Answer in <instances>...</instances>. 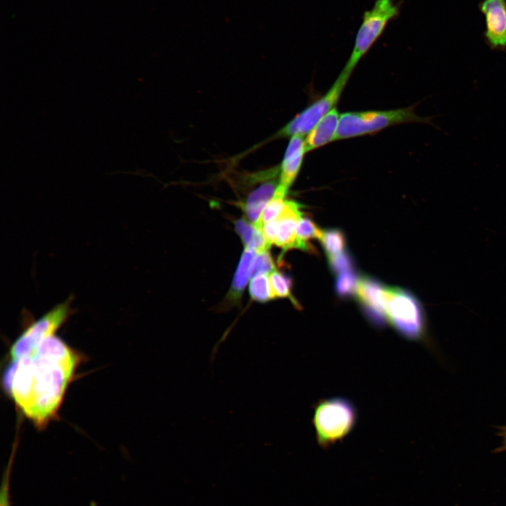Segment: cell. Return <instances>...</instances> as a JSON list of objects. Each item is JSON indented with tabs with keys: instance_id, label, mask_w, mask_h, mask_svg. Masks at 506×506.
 I'll list each match as a JSON object with an SVG mask.
<instances>
[{
	"instance_id": "obj_13",
	"label": "cell",
	"mask_w": 506,
	"mask_h": 506,
	"mask_svg": "<svg viewBox=\"0 0 506 506\" xmlns=\"http://www.w3.org/2000/svg\"><path fill=\"white\" fill-rule=\"evenodd\" d=\"M278 175L280 174L263 180L259 186L249 194L243 204L242 209L246 216L252 223L258 220L266 205L273 197L279 184L277 179Z\"/></svg>"
},
{
	"instance_id": "obj_12",
	"label": "cell",
	"mask_w": 506,
	"mask_h": 506,
	"mask_svg": "<svg viewBox=\"0 0 506 506\" xmlns=\"http://www.w3.org/2000/svg\"><path fill=\"white\" fill-rule=\"evenodd\" d=\"M256 255L257 252L254 249L245 248L233 278L230 290L224 302L220 306L219 311H226L240 304L244 290L252 275Z\"/></svg>"
},
{
	"instance_id": "obj_11",
	"label": "cell",
	"mask_w": 506,
	"mask_h": 506,
	"mask_svg": "<svg viewBox=\"0 0 506 506\" xmlns=\"http://www.w3.org/2000/svg\"><path fill=\"white\" fill-rule=\"evenodd\" d=\"M301 217L300 206L294 200H286L284 207L275 219L278 233L275 244L281 247L283 252L290 249H298L297 228Z\"/></svg>"
},
{
	"instance_id": "obj_9",
	"label": "cell",
	"mask_w": 506,
	"mask_h": 506,
	"mask_svg": "<svg viewBox=\"0 0 506 506\" xmlns=\"http://www.w3.org/2000/svg\"><path fill=\"white\" fill-rule=\"evenodd\" d=\"M384 287L377 281L367 277L358 279L356 295L365 315L375 326L386 323L383 291Z\"/></svg>"
},
{
	"instance_id": "obj_4",
	"label": "cell",
	"mask_w": 506,
	"mask_h": 506,
	"mask_svg": "<svg viewBox=\"0 0 506 506\" xmlns=\"http://www.w3.org/2000/svg\"><path fill=\"white\" fill-rule=\"evenodd\" d=\"M386 320L403 337L422 339L426 333V317L420 301L412 293L397 287H384Z\"/></svg>"
},
{
	"instance_id": "obj_3",
	"label": "cell",
	"mask_w": 506,
	"mask_h": 506,
	"mask_svg": "<svg viewBox=\"0 0 506 506\" xmlns=\"http://www.w3.org/2000/svg\"><path fill=\"white\" fill-rule=\"evenodd\" d=\"M357 417L355 406L347 398L337 396L319 401L313 417L318 444L327 448L342 440L354 428Z\"/></svg>"
},
{
	"instance_id": "obj_24",
	"label": "cell",
	"mask_w": 506,
	"mask_h": 506,
	"mask_svg": "<svg viewBox=\"0 0 506 506\" xmlns=\"http://www.w3.org/2000/svg\"><path fill=\"white\" fill-rule=\"evenodd\" d=\"M12 460L4 472L0 491V506H11L9 488Z\"/></svg>"
},
{
	"instance_id": "obj_18",
	"label": "cell",
	"mask_w": 506,
	"mask_h": 506,
	"mask_svg": "<svg viewBox=\"0 0 506 506\" xmlns=\"http://www.w3.org/2000/svg\"><path fill=\"white\" fill-rule=\"evenodd\" d=\"M272 298L290 297L292 289V279L283 273L274 270L269 275Z\"/></svg>"
},
{
	"instance_id": "obj_16",
	"label": "cell",
	"mask_w": 506,
	"mask_h": 506,
	"mask_svg": "<svg viewBox=\"0 0 506 506\" xmlns=\"http://www.w3.org/2000/svg\"><path fill=\"white\" fill-rule=\"evenodd\" d=\"M249 292L251 299L259 303L273 299L268 274L259 273L253 275L249 283Z\"/></svg>"
},
{
	"instance_id": "obj_19",
	"label": "cell",
	"mask_w": 506,
	"mask_h": 506,
	"mask_svg": "<svg viewBox=\"0 0 506 506\" xmlns=\"http://www.w3.org/2000/svg\"><path fill=\"white\" fill-rule=\"evenodd\" d=\"M320 240L328 257L344 252L345 240L342 232L339 230L324 231Z\"/></svg>"
},
{
	"instance_id": "obj_17",
	"label": "cell",
	"mask_w": 506,
	"mask_h": 506,
	"mask_svg": "<svg viewBox=\"0 0 506 506\" xmlns=\"http://www.w3.org/2000/svg\"><path fill=\"white\" fill-rule=\"evenodd\" d=\"M285 197V196L275 193L273 197L266 205L258 220L253 223L257 229L262 231L263 226L265 223L274 220L278 216L284 207L286 200Z\"/></svg>"
},
{
	"instance_id": "obj_25",
	"label": "cell",
	"mask_w": 506,
	"mask_h": 506,
	"mask_svg": "<svg viewBox=\"0 0 506 506\" xmlns=\"http://www.w3.org/2000/svg\"><path fill=\"white\" fill-rule=\"evenodd\" d=\"M504 438H505V444L506 446V427L504 429Z\"/></svg>"
},
{
	"instance_id": "obj_23",
	"label": "cell",
	"mask_w": 506,
	"mask_h": 506,
	"mask_svg": "<svg viewBox=\"0 0 506 506\" xmlns=\"http://www.w3.org/2000/svg\"><path fill=\"white\" fill-rule=\"evenodd\" d=\"M328 259L332 270L338 274L352 270V260L349 255L344 252L328 257Z\"/></svg>"
},
{
	"instance_id": "obj_1",
	"label": "cell",
	"mask_w": 506,
	"mask_h": 506,
	"mask_svg": "<svg viewBox=\"0 0 506 506\" xmlns=\"http://www.w3.org/2000/svg\"><path fill=\"white\" fill-rule=\"evenodd\" d=\"M82 359L54 335L11 362L3 376L4 387L22 415L43 429L57 415Z\"/></svg>"
},
{
	"instance_id": "obj_22",
	"label": "cell",
	"mask_w": 506,
	"mask_h": 506,
	"mask_svg": "<svg viewBox=\"0 0 506 506\" xmlns=\"http://www.w3.org/2000/svg\"><path fill=\"white\" fill-rule=\"evenodd\" d=\"M275 264L268 250L257 254L252 270V276L259 273L269 274L273 271Z\"/></svg>"
},
{
	"instance_id": "obj_2",
	"label": "cell",
	"mask_w": 506,
	"mask_h": 506,
	"mask_svg": "<svg viewBox=\"0 0 506 506\" xmlns=\"http://www.w3.org/2000/svg\"><path fill=\"white\" fill-rule=\"evenodd\" d=\"M417 104L387 110L346 112L340 115L336 141L373 134L386 128L406 123L433 124L432 117H421Z\"/></svg>"
},
{
	"instance_id": "obj_14",
	"label": "cell",
	"mask_w": 506,
	"mask_h": 506,
	"mask_svg": "<svg viewBox=\"0 0 506 506\" xmlns=\"http://www.w3.org/2000/svg\"><path fill=\"white\" fill-rule=\"evenodd\" d=\"M340 115L333 108L311 129L304 139L306 153L336 141Z\"/></svg>"
},
{
	"instance_id": "obj_6",
	"label": "cell",
	"mask_w": 506,
	"mask_h": 506,
	"mask_svg": "<svg viewBox=\"0 0 506 506\" xmlns=\"http://www.w3.org/2000/svg\"><path fill=\"white\" fill-rule=\"evenodd\" d=\"M351 74L342 70L327 93L297 114L278 132L277 136L308 134L326 114L336 108Z\"/></svg>"
},
{
	"instance_id": "obj_8",
	"label": "cell",
	"mask_w": 506,
	"mask_h": 506,
	"mask_svg": "<svg viewBox=\"0 0 506 506\" xmlns=\"http://www.w3.org/2000/svg\"><path fill=\"white\" fill-rule=\"evenodd\" d=\"M479 11L484 15L485 43L492 51H506V0H481Z\"/></svg>"
},
{
	"instance_id": "obj_21",
	"label": "cell",
	"mask_w": 506,
	"mask_h": 506,
	"mask_svg": "<svg viewBox=\"0 0 506 506\" xmlns=\"http://www.w3.org/2000/svg\"><path fill=\"white\" fill-rule=\"evenodd\" d=\"M235 228L245 247L251 246L259 232L261 231L257 229L252 222L244 219L235 221Z\"/></svg>"
},
{
	"instance_id": "obj_7",
	"label": "cell",
	"mask_w": 506,
	"mask_h": 506,
	"mask_svg": "<svg viewBox=\"0 0 506 506\" xmlns=\"http://www.w3.org/2000/svg\"><path fill=\"white\" fill-rule=\"evenodd\" d=\"M70 313V301L67 300L33 322L11 345L8 353L11 361L26 356L42 342L56 335Z\"/></svg>"
},
{
	"instance_id": "obj_5",
	"label": "cell",
	"mask_w": 506,
	"mask_h": 506,
	"mask_svg": "<svg viewBox=\"0 0 506 506\" xmlns=\"http://www.w3.org/2000/svg\"><path fill=\"white\" fill-rule=\"evenodd\" d=\"M400 6L395 0H376L365 11L358 30L353 48L343 70L351 74L361 58L384 32L389 21L398 17Z\"/></svg>"
},
{
	"instance_id": "obj_10",
	"label": "cell",
	"mask_w": 506,
	"mask_h": 506,
	"mask_svg": "<svg viewBox=\"0 0 506 506\" xmlns=\"http://www.w3.org/2000/svg\"><path fill=\"white\" fill-rule=\"evenodd\" d=\"M306 153L303 136L290 137L280 167L278 193L286 195L301 169Z\"/></svg>"
},
{
	"instance_id": "obj_15",
	"label": "cell",
	"mask_w": 506,
	"mask_h": 506,
	"mask_svg": "<svg viewBox=\"0 0 506 506\" xmlns=\"http://www.w3.org/2000/svg\"><path fill=\"white\" fill-rule=\"evenodd\" d=\"M322 231L311 220L307 218L299 219L297 228V238L298 249L309 251L311 246L308 242L309 239L316 238L320 240L323 235Z\"/></svg>"
},
{
	"instance_id": "obj_20",
	"label": "cell",
	"mask_w": 506,
	"mask_h": 506,
	"mask_svg": "<svg viewBox=\"0 0 506 506\" xmlns=\"http://www.w3.org/2000/svg\"><path fill=\"white\" fill-rule=\"evenodd\" d=\"M358 278L353 270L338 274L335 288L338 294L345 297L355 294Z\"/></svg>"
}]
</instances>
